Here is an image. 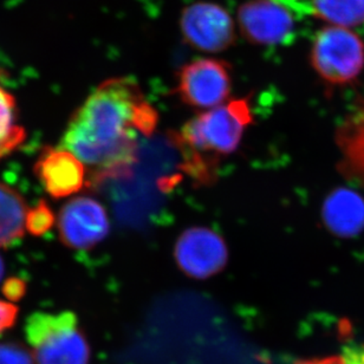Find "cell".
<instances>
[{
  "instance_id": "obj_3",
  "label": "cell",
  "mask_w": 364,
  "mask_h": 364,
  "mask_svg": "<svg viewBox=\"0 0 364 364\" xmlns=\"http://www.w3.org/2000/svg\"><path fill=\"white\" fill-rule=\"evenodd\" d=\"M25 337L36 364L90 362V346L75 312H33L25 322Z\"/></svg>"
},
{
  "instance_id": "obj_10",
  "label": "cell",
  "mask_w": 364,
  "mask_h": 364,
  "mask_svg": "<svg viewBox=\"0 0 364 364\" xmlns=\"http://www.w3.org/2000/svg\"><path fill=\"white\" fill-rule=\"evenodd\" d=\"M33 172L46 193L55 199L74 196L88 185L85 164L71 151L60 147L44 148Z\"/></svg>"
},
{
  "instance_id": "obj_15",
  "label": "cell",
  "mask_w": 364,
  "mask_h": 364,
  "mask_svg": "<svg viewBox=\"0 0 364 364\" xmlns=\"http://www.w3.org/2000/svg\"><path fill=\"white\" fill-rule=\"evenodd\" d=\"M57 219L53 214V210L44 200H41L35 207L28 210L26 220H25V228L32 235L41 237L53 228Z\"/></svg>"
},
{
  "instance_id": "obj_9",
  "label": "cell",
  "mask_w": 364,
  "mask_h": 364,
  "mask_svg": "<svg viewBox=\"0 0 364 364\" xmlns=\"http://www.w3.org/2000/svg\"><path fill=\"white\" fill-rule=\"evenodd\" d=\"M239 30L256 46H278L294 33L292 11L277 0H249L238 9Z\"/></svg>"
},
{
  "instance_id": "obj_4",
  "label": "cell",
  "mask_w": 364,
  "mask_h": 364,
  "mask_svg": "<svg viewBox=\"0 0 364 364\" xmlns=\"http://www.w3.org/2000/svg\"><path fill=\"white\" fill-rule=\"evenodd\" d=\"M310 62L319 77L330 85H348L363 71V41L351 28L328 25L314 39Z\"/></svg>"
},
{
  "instance_id": "obj_5",
  "label": "cell",
  "mask_w": 364,
  "mask_h": 364,
  "mask_svg": "<svg viewBox=\"0 0 364 364\" xmlns=\"http://www.w3.org/2000/svg\"><path fill=\"white\" fill-rule=\"evenodd\" d=\"M231 91V65L217 58H199L180 69L174 94L189 108L205 112L224 105Z\"/></svg>"
},
{
  "instance_id": "obj_1",
  "label": "cell",
  "mask_w": 364,
  "mask_h": 364,
  "mask_svg": "<svg viewBox=\"0 0 364 364\" xmlns=\"http://www.w3.org/2000/svg\"><path fill=\"white\" fill-rule=\"evenodd\" d=\"M158 121L134 78H108L73 114L60 147L89 167V185L97 186L132 172L139 141L154 133Z\"/></svg>"
},
{
  "instance_id": "obj_22",
  "label": "cell",
  "mask_w": 364,
  "mask_h": 364,
  "mask_svg": "<svg viewBox=\"0 0 364 364\" xmlns=\"http://www.w3.org/2000/svg\"><path fill=\"white\" fill-rule=\"evenodd\" d=\"M4 273H5V264H4L3 257L0 256V282L3 279Z\"/></svg>"
},
{
  "instance_id": "obj_19",
  "label": "cell",
  "mask_w": 364,
  "mask_h": 364,
  "mask_svg": "<svg viewBox=\"0 0 364 364\" xmlns=\"http://www.w3.org/2000/svg\"><path fill=\"white\" fill-rule=\"evenodd\" d=\"M346 364H364V344H350L341 354Z\"/></svg>"
},
{
  "instance_id": "obj_6",
  "label": "cell",
  "mask_w": 364,
  "mask_h": 364,
  "mask_svg": "<svg viewBox=\"0 0 364 364\" xmlns=\"http://www.w3.org/2000/svg\"><path fill=\"white\" fill-rule=\"evenodd\" d=\"M182 38L201 53H223L235 42L233 18L219 4L196 1L185 7L180 18Z\"/></svg>"
},
{
  "instance_id": "obj_11",
  "label": "cell",
  "mask_w": 364,
  "mask_h": 364,
  "mask_svg": "<svg viewBox=\"0 0 364 364\" xmlns=\"http://www.w3.org/2000/svg\"><path fill=\"white\" fill-rule=\"evenodd\" d=\"M326 230L337 238L351 239L364 230V198L349 188H336L326 196L322 207Z\"/></svg>"
},
{
  "instance_id": "obj_2",
  "label": "cell",
  "mask_w": 364,
  "mask_h": 364,
  "mask_svg": "<svg viewBox=\"0 0 364 364\" xmlns=\"http://www.w3.org/2000/svg\"><path fill=\"white\" fill-rule=\"evenodd\" d=\"M253 123L249 97L233 98L188 119L176 134L185 153L187 171L201 182H210L219 160L237 151Z\"/></svg>"
},
{
  "instance_id": "obj_20",
  "label": "cell",
  "mask_w": 364,
  "mask_h": 364,
  "mask_svg": "<svg viewBox=\"0 0 364 364\" xmlns=\"http://www.w3.org/2000/svg\"><path fill=\"white\" fill-rule=\"evenodd\" d=\"M277 1H279L285 6L289 7L292 12H299V14H306L308 5L310 3V0H277Z\"/></svg>"
},
{
  "instance_id": "obj_8",
  "label": "cell",
  "mask_w": 364,
  "mask_h": 364,
  "mask_svg": "<svg viewBox=\"0 0 364 364\" xmlns=\"http://www.w3.org/2000/svg\"><path fill=\"white\" fill-rule=\"evenodd\" d=\"M228 247L217 231L194 226L182 232L174 245V260L182 273L193 279L217 276L228 263Z\"/></svg>"
},
{
  "instance_id": "obj_18",
  "label": "cell",
  "mask_w": 364,
  "mask_h": 364,
  "mask_svg": "<svg viewBox=\"0 0 364 364\" xmlns=\"http://www.w3.org/2000/svg\"><path fill=\"white\" fill-rule=\"evenodd\" d=\"M26 292V284L24 280L17 277H12L5 280L3 285V294L10 301H19L24 297Z\"/></svg>"
},
{
  "instance_id": "obj_16",
  "label": "cell",
  "mask_w": 364,
  "mask_h": 364,
  "mask_svg": "<svg viewBox=\"0 0 364 364\" xmlns=\"http://www.w3.org/2000/svg\"><path fill=\"white\" fill-rule=\"evenodd\" d=\"M0 364H36L28 348L17 342L0 343Z\"/></svg>"
},
{
  "instance_id": "obj_12",
  "label": "cell",
  "mask_w": 364,
  "mask_h": 364,
  "mask_svg": "<svg viewBox=\"0 0 364 364\" xmlns=\"http://www.w3.org/2000/svg\"><path fill=\"white\" fill-rule=\"evenodd\" d=\"M28 206L23 196L0 182V247L19 242L25 233Z\"/></svg>"
},
{
  "instance_id": "obj_7",
  "label": "cell",
  "mask_w": 364,
  "mask_h": 364,
  "mask_svg": "<svg viewBox=\"0 0 364 364\" xmlns=\"http://www.w3.org/2000/svg\"><path fill=\"white\" fill-rule=\"evenodd\" d=\"M57 230L60 242L65 247L88 251L108 237V212L91 196H76L64 203L58 212Z\"/></svg>"
},
{
  "instance_id": "obj_21",
  "label": "cell",
  "mask_w": 364,
  "mask_h": 364,
  "mask_svg": "<svg viewBox=\"0 0 364 364\" xmlns=\"http://www.w3.org/2000/svg\"><path fill=\"white\" fill-rule=\"evenodd\" d=\"M296 364H346L341 355L336 356H326V358H311L304 361L297 362Z\"/></svg>"
},
{
  "instance_id": "obj_14",
  "label": "cell",
  "mask_w": 364,
  "mask_h": 364,
  "mask_svg": "<svg viewBox=\"0 0 364 364\" xmlns=\"http://www.w3.org/2000/svg\"><path fill=\"white\" fill-rule=\"evenodd\" d=\"M26 139V132L18 123L17 102L0 83V160L12 154Z\"/></svg>"
},
{
  "instance_id": "obj_13",
  "label": "cell",
  "mask_w": 364,
  "mask_h": 364,
  "mask_svg": "<svg viewBox=\"0 0 364 364\" xmlns=\"http://www.w3.org/2000/svg\"><path fill=\"white\" fill-rule=\"evenodd\" d=\"M306 14L333 26L356 28L364 23V0H310Z\"/></svg>"
},
{
  "instance_id": "obj_17",
  "label": "cell",
  "mask_w": 364,
  "mask_h": 364,
  "mask_svg": "<svg viewBox=\"0 0 364 364\" xmlns=\"http://www.w3.org/2000/svg\"><path fill=\"white\" fill-rule=\"evenodd\" d=\"M19 309L11 301L0 299V336L7 330L12 329L17 322Z\"/></svg>"
}]
</instances>
